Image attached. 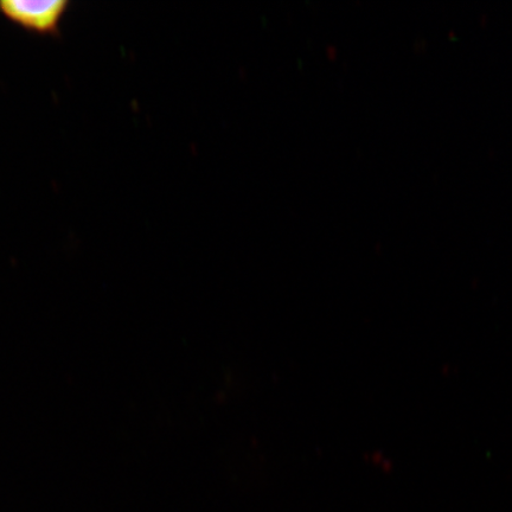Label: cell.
Segmentation results:
<instances>
[{
    "label": "cell",
    "mask_w": 512,
    "mask_h": 512,
    "mask_svg": "<svg viewBox=\"0 0 512 512\" xmlns=\"http://www.w3.org/2000/svg\"><path fill=\"white\" fill-rule=\"evenodd\" d=\"M69 6V0H3L0 14L32 34L59 36Z\"/></svg>",
    "instance_id": "obj_1"
}]
</instances>
